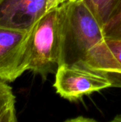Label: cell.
<instances>
[{"instance_id": "obj_5", "label": "cell", "mask_w": 121, "mask_h": 122, "mask_svg": "<svg viewBox=\"0 0 121 122\" xmlns=\"http://www.w3.org/2000/svg\"><path fill=\"white\" fill-rule=\"evenodd\" d=\"M29 31L0 26V79L12 82L26 71L24 54Z\"/></svg>"}, {"instance_id": "obj_3", "label": "cell", "mask_w": 121, "mask_h": 122, "mask_svg": "<svg viewBox=\"0 0 121 122\" xmlns=\"http://www.w3.org/2000/svg\"><path fill=\"white\" fill-rule=\"evenodd\" d=\"M53 86L61 97L75 101L93 92L113 87V84L100 72L81 65L62 64L56 73Z\"/></svg>"}, {"instance_id": "obj_9", "label": "cell", "mask_w": 121, "mask_h": 122, "mask_svg": "<svg viewBox=\"0 0 121 122\" xmlns=\"http://www.w3.org/2000/svg\"><path fill=\"white\" fill-rule=\"evenodd\" d=\"M106 41L109 48L121 64V39L106 38Z\"/></svg>"}, {"instance_id": "obj_10", "label": "cell", "mask_w": 121, "mask_h": 122, "mask_svg": "<svg viewBox=\"0 0 121 122\" xmlns=\"http://www.w3.org/2000/svg\"><path fill=\"white\" fill-rule=\"evenodd\" d=\"M112 122H121V115L120 116H116L113 120H112Z\"/></svg>"}, {"instance_id": "obj_2", "label": "cell", "mask_w": 121, "mask_h": 122, "mask_svg": "<svg viewBox=\"0 0 121 122\" xmlns=\"http://www.w3.org/2000/svg\"><path fill=\"white\" fill-rule=\"evenodd\" d=\"M63 4L48 11L29 31L26 43L24 64L46 79L57 72L61 66V33Z\"/></svg>"}, {"instance_id": "obj_4", "label": "cell", "mask_w": 121, "mask_h": 122, "mask_svg": "<svg viewBox=\"0 0 121 122\" xmlns=\"http://www.w3.org/2000/svg\"><path fill=\"white\" fill-rule=\"evenodd\" d=\"M76 0H0V26L29 31L48 11Z\"/></svg>"}, {"instance_id": "obj_1", "label": "cell", "mask_w": 121, "mask_h": 122, "mask_svg": "<svg viewBox=\"0 0 121 122\" xmlns=\"http://www.w3.org/2000/svg\"><path fill=\"white\" fill-rule=\"evenodd\" d=\"M77 64L106 76L121 88V64L106 41L103 29L81 0L63 4L61 65Z\"/></svg>"}, {"instance_id": "obj_8", "label": "cell", "mask_w": 121, "mask_h": 122, "mask_svg": "<svg viewBox=\"0 0 121 122\" xmlns=\"http://www.w3.org/2000/svg\"><path fill=\"white\" fill-rule=\"evenodd\" d=\"M106 38L121 39V11L104 27Z\"/></svg>"}, {"instance_id": "obj_6", "label": "cell", "mask_w": 121, "mask_h": 122, "mask_svg": "<svg viewBox=\"0 0 121 122\" xmlns=\"http://www.w3.org/2000/svg\"><path fill=\"white\" fill-rule=\"evenodd\" d=\"M103 27L121 11V0H81Z\"/></svg>"}, {"instance_id": "obj_7", "label": "cell", "mask_w": 121, "mask_h": 122, "mask_svg": "<svg viewBox=\"0 0 121 122\" xmlns=\"http://www.w3.org/2000/svg\"><path fill=\"white\" fill-rule=\"evenodd\" d=\"M6 82L0 79V122H16V97Z\"/></svg>"}]
</instances>
